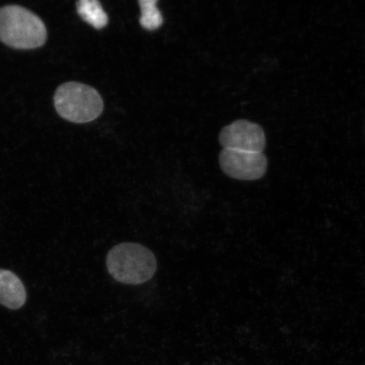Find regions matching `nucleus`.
Returning <instances> with one entry per match:
<instances>
[{"mask_svg":"<svg viewBox=\"0 0 365 365\" xmlns=\"http://www.w3.org/2000/svg\"><path fill=\"white\" fill-rule=\"evenodd\" d=\"M77 12L86 22L96 29H103L108 23L106 12L98 0H81L76 4Z\"/></svg>","mask_w":365,"mask_h":365,"instance_id":"7","label":"nucleus"},{"mask_svg":"<svg viewBox=\"0 0 365 365\" xmlns=\"http://www.w3.org/2000/svg\"><path fill=\"white\" fill-rule=\"evenodd\" d=\"M47 40L44 23L24 7L8 6L0 9V41L17 49H34Z\"/></svg>","mask_w":365,"mask_h":365,"instance_id":"2","label":"nucleus"},{"mask_svg":"<svg viewBox=\"0 0 365 365\" xmlns=\"http://www.w3.org/2000/svg\"><path fill=\"white\" fill-rule=\"evenodd\" d=\"M26 290L24 284L11 271L0 269V304L16 310L24 307Z\"/></svg>","mask_w":365,"mask_h":365,"instance_id":"6","label":"nucleus"},{"mask_svg":"<svg viewBox=\"0 0 365 365\" xmlns=\"http://www.w3.org/2000/svg\"><path fill=\"white\" fill-rule=\"evenodd\" d=\"M106 264L113 279L124 284H143L157 271V259L152 251L135 243L114 246L109 250Z\"/></svg>","mask_w":365,"mask_h":365,"instance_id":"1","label":"nucleus"},{"mask_svg":"<svg viewBox=\"0 0 365 365\" xmlns=\"http://www.w3.org/2000/svg\"><path fill=\"white\" fill-rule=\"evenodd\" d=\"M157 0H140L141 11L140 24L144 29L154 31L163 25V19L161 12L157 7Z\"/></svg>","mask_w":365,"mask_h":365,"instance_id":"8","label":"nucleus"},{"mask_svg":"<svg viewBox=\"0 0 365 365\" xmlns=\"http://www.w3.org/2000/svg\"><path fill=\"white\" fill-rule=\"evenodd\" d=\"M219 143L223 149L262 153L266 147V136L259 125L241 120L223 128L219 135Z\"/></svg>","mask_w":365,"mask_h":365,"instance_id":"5","label":"nucleus"},{"mask_svg":"<svg viewBox=\"0 0 365 365\" xmlns=\"http://www.w3.org/2000/svg\"><path fill=\"white\" fill-rule=\"evenodd\" d=\"M219 163L225 175L240 180H259L267 170V158L261 153L223 149Z\"/></svg>","mask_w":365,"mask_h":365,"instance_id":"4","label":"nucleus"},{"mask_svg":"<svg viewBox=\"0 0 365 365\" xmlns=\"http://www.w3.org/2000/svg\"><path fill=\"white\" fill-rule=\"evenodd\" d=\"M54 105L65 120L88 123L96 120L103 110V102L98 91L78 82H67L57 89Z\"/></svg>","mask_w":365,"mask_h":365,"instance_id":"3","label":"nucleus"}]
</instances>
